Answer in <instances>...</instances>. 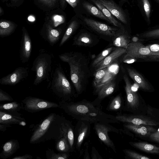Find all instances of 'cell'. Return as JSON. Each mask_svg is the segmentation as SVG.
Masks as SVG:
<instances>
[{"label":"cell","mask_w":159,"mask_h":159,"mask_svg":"<svg viewBox=\"0 0 159 159\" xmlns=\"http://www.w3.org/2000/svg\"><path fill=\"white\" fill-rule=\"evenodd\" d=\"M115 79V77L112 76L101 84L95 86V92L98 95L96 99L101 102L113 93L116 87Z\"/></svg>","instance_id":"cell-12"},{"label":"cell","mask_w":159,"mask_h":159,"mask_svg":"<svg viewBox=\"0 0 159 159\" xmlns=\"http://www.w3.org/2000/svg\"><path fill=\"white\" fill-rule=\"evenodd\" d=\"M0 124L11 125L16 124L24 126L26 121L21 116H18L0 110Z\"/></svg>","instance_id":"cell-21"},{"label":"cell","mask_w":159,"mask_h":159,"mask_svg":"<svg viewBox=\"0 0 159 159\" xmlns=\"http://www.w3.org/2000/svg\"><path fill=\"white\" fill-rule=\"evenodd\" d=\"M126 129L142 136H149L157 130L152 126L145 125H135L128 123L124 125Z\"/></svg>","instance_id":"cell-23"},{"label":"cell","mask_w":159,"mask_h":159,"mask_svg":"<svg viewBox=\"0 0 159 159\" xmlns=\"http://www.w3.org/2000/svg\"><path fill=\"white\" fill-rule=\"evenodd\" d=\"M19 148V143L17 139H10L2 146V150L0 153V157L2 159H6L13 155Z\"/></svg>","instance_id":"cell-22"},{"label":"cell","mask_w":159,"mask_h":159,"mask_svg":"<svg viewBox=\"0 0 159 159\" xmlns=\"http://www.w3.org/2000/svg\"><path fill=\"white\" fill-rule=\"evenodd\" d=\"M89 141L85 142L84 144V149L83 151L84 152V159H90L88 151V148L89 147Z\"/></svg>","instance_id":"cell-44"},{"label":"cell","mask_w":159,"mask_h":159,"mask_svg":"<svg viewBox=\"0 0 159 159\" xmlns=\"http://www.w3.org/2000/svg\"><path fill=\"white\" fill-rule=\"evenodd\" d=\"M59 107L68 115L79 120L89 122L119 123L116 116L105 113L102 109L101 102L95 99L90 102L86 99L74 102L61 100L59 102Z\"/></svg>","instance_id":"cell-1"},{"label":"cell","mask_w":159,"mask_h":159,"mask_svg":"<svg viewBox=\"0 0 159 159\" xmlns=\"http://www.w3.org/2000/svg\"><path fill=\"white\" fill-rule=\"evenodd\" d=\"M134 147L146 152L159 154V147L145 142L130 143Z\"/></svg>","instance_id":"cell-30"},{"label":"cell","mask_w":159,"mask_h":159,"mask_svg":"<svg viewBox=\"0 0 159 159\" xmlns=\"http://www.w3.org/2000/svg\"><path fill=\"white\" fill-rule=\"evenodd\" d=\"M123 79L125 83V89L126 94L127 105L129 108L134 109L139 104L138 97L137 93L132 89V85L127 75L125 74Z\"/></svg>","instance_id":"cell-17"},{"label":"cell","mask_w":159,"mask_h":159,"mask_svg":"<svg viewBox=\"0 0 159 159\" xmlns=\"http://www.w3.org/2000/svg\"><path fill=\"white\" fill-rule=\"evenodd\" d=\"M22 109L30 113H35L48 109L59 107L55 102L32 96L25 97L22 101Z\"/></svg>","instance_id":"cell-7"},{"label":"cell","mask_w":159,"mask_h":159,"mask_svg":"<svg viewBox=\"0 0 159 159\" xmlns=\"http://www.w3.org/2000/svg\"><path fill=\"white\" fill-rule=\"evenodd\" d=\"M115 116L116 119L120 122L127 123L135 125L156 126L159 124L153 120L142 116L128 115L120 113H118Z\"/></svg>","instance_id":"cell-13"},{"label":"cell","mask_w":159,"mask_h":159,"mask_svg":"<svg viewBox=\"0 0 159 159\" xmlns=\"http://www.w3.org/2000/svg\"><path fill=\"white\" fill-rule=\"evenodd\" d=\"M77 26L76 21L74 20L71 22L63 35L59 46L60 47L63 45L69 39L76 30Z\"/></svg>","instance_id":"cell-34"},{"label":"cell","mask_w":159,"mask_h":159,"mask_svg":"<svg viewBox=\"0 0 159 159\" xmlns=\"http://www.w3.org/2000/svg\"><path fill=\"white\" fill-rule=\"evenodd\" d=\"M52 59L51 55L46 52L40 53L36 57L31 69L35 73L34 85H38L48 80L51 71Z\"/></svg>","instance_id":"cell-5"},{"label":"cell","mask_w":159,"mask_h":159,"mask_svg":"<svg viewBox=\"0 0 159 159\" xmlns=\"http://www.w3.org/2000/svg\"><path fill=\"white\" fill-rule=\"evenodd\" d=\"M16 28L13 23L6 21H2L0 23V36L2 38L9 36L12 34Z\"/></svg>","instance_id":"cell-31"},{"label":"cell","mask_w":159,"mask_h":159,"mask_svg":"<svg viewBox=\"0 0 159 159\" xmlns=\"http://www.w3.org/2000/svg\"><path fill=\"white\" fill-rule=\"evenodd\" d=\"M154 1H155L157 3L159 4V0H153Z\"/></svg>","instance_id":"cell-52"},{"label":"cell","mask_w":159,"mask_h":159,"mask_svg":"<svg viewBox=\"0 0 159 159\" xmlns=\"http://www.w3.org/2000/svg\"><path fill=\"white\" fill-rule=\"evenodd\" d=\"M51 21V23L50 24L54 28L63 23L65 22V19L62 15H55L52 17Z\"/></svg>","instance_id":"cell-39"},{"label":"cell","mask_w":159,"mask_h":159,"mask_svg":"<svg viewBox=\"0 0 159 159\" xmlns=\"http://www.w3.org/2000/svg\"><path fill=\"white\" fill-rule=\"evenodd\" d=\"M150 137L152 140L159 142V129L151 134Z\"/></svg>","instance_id":"cell-45"},{"label":"cell","mask_w":159,"mask_h":159,"mask_svg":"<svg viewBox=\"0 0 159 159\" xmlns=\"http://www.w3.org/2000/svg\"><path fill=\"white\" fill-rule=\"evenodd\" d=\"M126 49L124 48H115L113 51L94 68L96 71L108 67L126 53Z\"/></svg>","instance_id":"cell-16"},{"label":"cell","mask_w":159,"mask_h":159,"mask_svg":"<svg viewBox=\"0 0 159 159\" xmlns=\"http://www.w3.org/2000/svg\"><path fill=\"white\" fill-rule=\"evenodd\" d=\"M74 128L71 122L66 119L63 125V131L64 134L66 135L69 142L70 152H74L75 149Z\"/></svg>","instance_id":"cell-26"},{"label":"cell","mask_w":159,"mask_h":159,"mask_svg":"<svg viewBox=\"0 0 159 159\" xmlns=\"http://www.w3.org/2000/svg\"><path fill=\"white\" fill-rule=\"evenodd\" d=\"M137 35L141 39H159V25L152 27Z\"/></svg>","instance_id":"cell-29"},{"label":"cell","mask_w":159,"mask_h":159,"mask_svg":"<svg viewBox=\"0 0 159 159\" xmlns=\"http://www.w3.org/2000/svg\"><path fill=\"white\" fill-rule=\"evenodd\" d=\"M110 11L112 14L125 24L128 23L126 15L123 10L112 0H96Z\"/></svg>","instance_id":"cell-15"},{"label":"cell","mask_w":159,"mask_h":159,"mask_svg":"<svg viewBox=\"0 0 159 159\" xmlns=\"http://www.w3.org/2000/svg\"><path fill=\"white\" fill-rule=\"evenodd\" d=\"M3 13V10L1 8V7H0V16H1L2 15Z\"/></svg>","instance_id":"cell-51"},{"label":"cell","mask_w":159,"mask_h":159,"mask_svg":"<svg viewBox=\"0 0 159 159\" xmlns=\"http://www.w3.org/2000/svg\"><path fill=\"white\" fill-rule=\"evenodd\" d=\"M84 20L91 29L101 35L111 39V40L119 29L89 18H85Z\"/></svg>","instance_id":"cell-10"},{"label":"cell","mask_w":159,"mask_h":159,"mask_svg":"<svg viewBox=\"0 0 159 159\" xmlns=\"http://www.w3.org/2000/svg\"><path fill=\"white\" fill-rule=\"evenodd\" d=\"M28 68L20 67L13 72L0 79V84L2 85H15L28 76Z\"/></svg>","instance_id":"cell-11"},{"label":"cell","mask_w":159,"mask_h":159,"mask_svg":"<svg viewBox=\"0 0 159 159\" xmlns=\"http://www.w3.org/2000/svg\"><path fill=\"white\" fill-rule=\"evenodd\" d=\"M22 35L20 42V58L22 62L28 61L32 50V42L28 32L25 28L23 29Z\"/></svg>","instance_id":"cell-14"},{"label":"cell","mask_w":159,"mask_h":159,"mask_svg":"<svg viewBox=\"0 0 159 159\" xmlns=\"http://www.w3.org/2000/svg\"><path fill=\"white\" fill-rule=\"evenodd\" d=\"M66 120L64 116L58 114L50 113L35 126L30 143L35 144L52 139L56 141L64 134L63 125Z\"/></svg>","instance_id":"cell-3"},{"label":"cell","mask_w":159,"mask_h":159,"mask_svg":"<svg viewBox=\"0 0 159 159\" xmlns=\"http://www.w3.org/2000/svg\"><path fill=\"white\" fill-rule=\"evenodd\" d=\"M124 152L125 155L129 157L135 159H150L149 158L145 156L140 154L137 153L133 151L128 150L125 149L123 150Z\"/></svg>","instance_id":"cell-40"},{"label":"cell","mask_w":159,"mask_h":159,"mask_svg":"<svg viewBox=\"0 0 159 159\" xmlns=\"http://www.w3.org/2000/svg\"><path fill=\"white\" fill-rule=\"evenodd\" d=\"M33 157L29 154H26L21 156H16L12 158V159H32Z\"/></svg>","instance_id":"cell-46"},{"label":"cell","mask_w":159,"mask_h":159,"mask_svg":"<svg viewBox=\"0 0 159 159\" xmlns=\"http://www.w3.org/2000/svg\"><path fill=\"white\" fill-rule=\"evenodd\" d=\"M122 99L120 95H118L111 101L107 108L111 111H118L120 109L122 105Z\"/></svg>","instance_id":"cell-37"},{"label":"cell","mask_w":159,"mask_h":159,"mask_svg":"<svg viewBox=\"0 0 159 159\" xmlns=\"http://www.w3.org/2000/svg\"><path fill=\"white\" fill-rule=\"evenodd\" d=\"M11 127V125L0 124V130L1 131L4 132L7 130V127Z\"/></svg>","instance_id":"cell-49"},{"label":"cell","mask_w":159,"mask_h":159,"mask_svg":"<svg viewBox=\"0 0 159 159\" xmlns=\"http://www.w3.org/2000/svg\"><path fill=\"white\" fill-rule=\"evenodd\" d=\"M13 101L12 98L8 93L0 89V101H8L12 102Z\"/></svg>","instance_id":"cell-41"},{"label":"cell","mask_w":159,"mask_h":159,"mask_svg":"<svg viewBox=\"0 0 159 159\" xmlns=\"http://www.w3.org/2000/svg\"><path fill=\"white\" fill-rule=\"evenodd\" d=\"M70 156L69 152H55L53 149L48 148L46 151L48 159H67Z\"/></svg>","instance_id":"cell-36"},{"label":"cell","mask_w":159,"mask_h":159,"mask_svg":"<svg viewBox=\"0 0 159 159\" xmlns=\"http://www.w3.org/2000/svg\"><path fill=\"white\" fill-rule=\"evenodd\" d=\"M91 157L92 159H102V157L99 153L95 148L93 146L92 148Z\"/></svg>","instance_id":"cell-42"},{"label":"cell","mask_w":159,"mask_h":159,"mask_svg":"<svg viewBox=\"0 0 159 159\" xmlns=\"http://www.w3.org/2000/svg\"><path fill=\"white\" fill-rule=\"evenodd\" d=\"M146 46L152 52L159 53V44H150Z\"/></svg>","instance_id":"cell-43"},{"label":"cell","mask_w":159,"mask_h":159,"mask_svg":"<svg viewBox=\"0 0 159 159\" xmlns=\"http://www.w3.org/2000/svg\"><path fill=\"white\" fill-rule=\"evenodd\" d=\"M108 67L102 68L96 71L94 74V81L95 86H98L103 83V80L107 74L108 72Z\"/></svg>","instance_id":"cell-35"},{"label":"cell","mask_w":159,"mask_h":159,"mask_svg":"<svg viewBox=\"0 0 159 159\" xmlns=\"http://www.w3.org/2000/svg\"><path fill=\"white\" fill-rule=\"evenodd\" d=\"M50 86L53 92L61 100L73 101L78 96L60 66L55 69Z\"/></svg>","instance_id":"cell-4"},{"label":"cell","mask_w":159,"mask_h":159,"mask_svg":"<svg viewBox=\"0 0 159 159\" xmlns=\"http://www.w3.org/2000/svg\"><path fill=\"white\" fill-rule=\"evenodd\" d=\"M84 7L90 13L99 18L107 20L111 23L109 19L98 7L87 2L83 3Z\"/></svg>","instance_id":"cell-32"},{"label":"cell","mask_w":159,"mask_h":159,"mask_svg":"<svg viewBox=\"0 0 159 159\" xmlns=\"http://www.w3.org/2000/svg\"><path fill=\"white\" fill-rule=\"evenodd\" d=\"M138 6L141 14L147 23H151L152 7L150 0H137Z\"/></svg>","instance_id":"cell-24"},{"label":"cell","mask_w":159,"mask_h":159,"mask_svg":"<svg viewBox=\"0 0 159 159\" xmlns=\"http://www.w3.org/2000/svg\"><path fill=\"white\" fill-rule=\"evenodd\" d=\"M56 141L55 148L59 152H70L69 144L65 134Z\"/></svg>","instance_id":"cell-33"},{"label":"cell","mask_w":159,"mask_h":159,"mask_svg":"<svg viewBox=\"0 0 159 159\" xmlns=\"http://www.w3.org/2000/svg\"><path fill=\"white\" fill-rule=\"evenodd\" d=\"M94 127L97 134L100 140L116 153L115 146L113 141L110 138L108 133L112 132L118 134L120 132L119 129L110 125L109 123L102 122L95 123Z\"/></svg>","instance_id":"cell-8"},{"label":"cell","mask_w":159,"mask_h":159,"mask_svg":"<svg viewBox=\"0 0 159 159\" xmlns=\"http://www.w3.org/2000/svg\"><path fill=\"white\" fill-rule=\"evenodd\" d=\"M72 7L74 8L77 5L78 0H65Z\"/></svg>","instance_id":"cell-48"},{"label":"cell","mask_w":159,"mask_h":159,"mask_svg":"<svg viewBox=\"0 0 159 159\" xmlns=\"http://www.w3.org/2000/svg\"><path fill=\"white\" fill-rule=\"evenodd\" d=\"M43 4L48 6H51L53 5L57 0H39Z\"/></svg>","instance_id":"cell-47"},{"label":"cell","mask_w":159,"mask_h":159,"mask_svg":"<svg viewBox=\"0 0 159 159\" xmlns=\"http://www.w3.org/2000/svg\"><path fill=\"white\" fill-rule=\"evenodd\" d=\"M11 1H12V2H16L18 0H10Z\"/></svg>","instance_id":"cell-53"},{"label":"cell","mask_w":159,"mask_h":159,"mask_svg":"<svg viewBox=\"0 0 159 159\" xmlns=\"http://www.w3.org/2000/svg\"><path fill=\"white\" fill-rule=\"evenodd\" d=\"M115 48L110 47L102 52L93 61L92 66L94 68L99 63L103 60Z\"/></svg>","instance_id":"cell-38"},{"label":"cell","mask_w":159,"mask_h":159,"mask_svg":"<svg viewBox=\"0 0 159 159\" xmlns=\"http://www.w3.org/2000/svg\"><path fill=\"white\" fill-rule=\"evenodd\" d=\"M28 19L29 20H30V21H34V17H33L32 16H30L28 18Z\"/></svg>","instance_id":"cell-50"},{"label":"cell","mask_w":159,"mask_h":159,"mask_svg":"<svg viewBox=\"0 0 159 159\" xmlns=\"http://www.w3.org/2000/svg\"><path fill=\"white\" fill-rule=\"evenodd\" d=\"M96 40L90 34L83 32L74 38L73 45L80 46H91L96 43Z\"/></svg>","instance_id":"cell-25"},{"label":"cell","mask_w":159,"mask_h":159,"mask_svg":"<svg viewBox=\"0 0 159 159\" xmlns=\"http://www.w3.org/2000/svg\"><path fill=\"white\" fill-rule=\"evenodd\" d=\"M61 32L60 29H54L48 24L46 25L45 31L42 34V37L50 45L53 46L59 40Z\"/></svg>","instance_id":"cell-20"},{"label":"cell","mask_w":159,"mask_h":159,"mask_svg":"<svg viewBox=\"0 0 159 159\" xmlns=\"http://www.w3.org/2000/svg\"><path fill=\"white\" fill-rule=\"evenodd\" d=\"M21 109H22L21 103H20L16 101H12L9 103L0 105V110L18 116L22 115L18 112Z\"/></svg>","instance_id":"cell-27"},{"label":"cell","mask_w":159,"mask_h":159,"mask_svg":"<svg viewBox=\"0 0 159 159\" xmlns=\"http://www.w3.org/2000/svg\"><path fill=\"white\" fill-rule=\"evenodd\" d=\"M59 57L68 64L75 90L78 95L82 94L86 88L90 76L88 58L80 52L73 51L61 54Z\"/></svg>","instance_id":"cell-2"},{"label":"cell","mask_w":159,"mask_h":159,"mask_svg":"<svg viewBox=\"0 0 159 159\" xmlns=\"http://www.w3.org/2000/svg\"><path fill=\"white\" fill-rule=\"evenodd\" d=\"M126 49L124 55L131 58L134 62L138 60H159V53L152 52L139 41L130 42Z\"/></svg>","instance_id":"cell-6"},{"label":"cell","mask_w":159,"mask_h":159,"mask_svg":"<svg viewBox=\"0 0 159 159\" xmlns=\"http://www.w3.org/2000/svg\"><path fill=\"white\" fill-rule=\"evenodd\" d=\"M126 69L129 77L140 88L145 90L150 89V84L140 73L131 68L127 67Z\"/></svg>","instance_id":"cell-19"},{"label":"cell","mask_w":159,"mask_h":159,"mask_svg":"<svg viewBox=\"0 0 159 159\" xmlns=\"http://www.w3.org/2000/svg\"><path fill=\"white\" fill-rule=\"evenodd\" d=\"M91 124L87 121L79 120L75 127V148L79 152L84 140L90 134Z\"/></svg>","instance_id":"cell-9"},{"label":"cell","mask_w":159,"mask_h":159,"mask_svg":"<svg viewBox=\"0 0 159 159\" xmlns=\"http://www.w3.org/2000/svg\"><path fill=\"white\" fill-rule=\"evenodd\" d=\"M97 7L110 20L111 23L119 28H124L121 23L117 21L113 16V15L105 7L96 0H91Z\"/></svg>","instance_id":"cell-28"},{"label":"cell","mask_w":159,"mask_h":159,"mask_svg":"<svg viewBox=\"0 0 159 159\" xmlns=\"http://www.w3.org/2000/svg\"><path fill=\"white\" fill-rule=\"evenodd\" d=\"M130 37L124 28H119L111 41L113 45L115 47L126 48L130 42Z\"/></svg>","instance_id":"cell-18"}]
</instances>
